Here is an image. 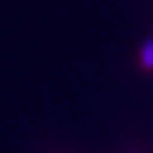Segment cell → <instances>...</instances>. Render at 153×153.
Instances as JSON below:
<instances>
[{"mask_svg":"<svg viewBox=\"0 0 153 153\" xmlns=\"http://www.w3.org/2000/svg\"><path fill=\"white\" fill-rule=\"evenodd\" d=\"M138 62H140V68L145 72H153V38H149V41L143 43Z\"/></svg>","mask_w":153,"mask_h":153,"instance_id":"obj_1","label":"cell"}]
</instances>
